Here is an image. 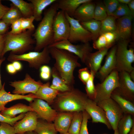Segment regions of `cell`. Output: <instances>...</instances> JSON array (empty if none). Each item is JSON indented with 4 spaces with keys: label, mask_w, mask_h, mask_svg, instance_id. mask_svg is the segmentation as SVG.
Returning a JSON list of instances; mask_svg holds the SVG:
<instances>
[{
    "label": "cell",
    "mask_w": 134,
    "mask_h": 134,
    "mask_svg": "<svg viewBox=\"0 0 134 134\" xmlns=\"http://www.w3.org/2000/svg\"><path fill=\"white\" fill-rule=\"evenodd\" d=\"M91 72V75L85 84L86 95L90 99L94 100L96 96V90L94 84V79L95 75Z\"/></svg>",
    "instance_id": "obj_36"
},
{
    "label": "cell",
    "mask_w": 134,
    "mask_h": 134,
    "mask_svg": "<svg viewBox=\"0 0 134 134\" xmlns=\"http://www.w3.org/2000/svg\"><path fill=\"white\" fill-rule=\"evenodd\" d=\"M25 113H21L14 118H11L5 117L0 113V122L6 123L13 126L17 122L21 120L24 117Z\"/></svg>",
    "instance_id": "obj_44"
},
{
    "label": "cell",
    "mask_w": 134,
    "mask_h": 134,
    "mask_svg": "<svg viewBox=\"0 0 134 134\" xmlns=\"http://www.w3.org/2000/svg\"><path fill=\"white\" fill-rule=\"evenodd\" d=\"M12 63L17 71H20L22 69L23 67L22 65L19 61H14Z\"/></svg>",
    "instance_id": "obj_53"
},
{
    "label": "cell",
    "mask_w": 134,
    "mask_h": 134,
    "mask_svg": "<svg viewBox=\"0 0 134 134\" xmlns=\"http://www.w3.org/2000/svg\"><path fill=\"white\" fill-rule=\"evenodd\" d=\"M48 47L51 56L55 61L53 67L67 84L72 87L75 82L74 70L81 66L79 58L66 50Z\"/></svg>",
    "instance_id": "obj_1"
},
{
    "label": "cell",
    "mask_w": 134,
    "mask_h": 134,
    "mask_svg": "<svg viewBox=\"0 0 134 134\" xmlns=\"http://www.w3.org/2000/svg\"><path fill=\"white\" fill-rule=\"evenodd\" d=\"M10 7L2 4L1 0H0V20L5 14L9 10Z\"/></svg>",
    "instance_id": "obj_49"
},
{
    "label": "cell",
    "mask_w": 134,
    "mask_h": 134,
    "mask_svg": "<svg viewBox=\"0 0 134 134\" xmlns=\"http://www.w3.org/2000/svg\"><path fill=\"white\" fill-rule=\"evenodd\" d=\"M34 32L27 30L17 34H11L8 32L5 34L4 47L1 58L8 51L16 55H21L34 49L35 41L32 36Z\"/></svg>",
    "instance_id": "obj_4"
},
{
    "label": "cell",
    "mask_w": 134,
    "mask_h": 134,
    "mask_svg": "<svg viewBox=\"0 0 134 134\" xmlns=\"http://www.w3.org/2000/svg\"><path fill=\"white\" fill-rule=\"evenodd\" d=\"M7 59L11 63L15 61H26L28 62L29 67L38 69L42 66L49 63L51 57L49 48L46 47L40 52L30 51L21 55L10 53Z\"/></svg>",
    "instance_id": "obj_5"
},
{
    "label": "cell",
    "mask_w": 134,
    "mask_h": 134,
    "mask_svg": "<svg viewBox=\"0 0 134 134\" xmlns=\"http://www.w3.org/2000/svg\"><path fill=\"white\" fill-rule=\"evenodd\" d=\"M51 75L52 78V83L50 86L51 88L64 92L69 91L73 88L67 84L54 67L51 69Z\"/></svg>",
    "instance_id": "obj_27"
},
{
    "label": "cell",
    "mask_w": 134,
    "mask_h": 134,
    "mask_svg": "<svg viewBox=\"0 0 134 134\" xmlns=\"http://www.w3.org/2000/svg\"><path fill=\"white\" fill-rule=\"evenodd\" d=\"M5 83L3 84V87L0 90V112L5 107L8 102L19 100H25L29 102L36 98L34 95L30 93L27 95H16L11 94L7 92L5 89Z\"/></svg>",
    "instance_id": "obj_20"
},
{
    "label": "cell",
    "mask_w": 134,
    "mask_h": 134,
    "mask_svg": "<svg viewBox=\"0 0 134 134\" xmlns=\"http://www.w3.org/2000/svg\"><path fill=\"white\" fill-rule=\"evenodd\" d=\"M57 1L45 11L43 17L32 34L35 41L34 51L39 52L53 43V23L58 9Z\"/></svg>",
    "instance_id": "obj_2"
},
{
    "label": "cell",
    "mask_w": 134,
    "mask_h": 134,
    "mask_svg": "<svg viewBox=\"0 0 134 134\" xmlns=\"http://www.w3.org/2000/svg\"><path fill=\"white\" fill-rule=\"evenodd\" d=\"M0 134H16L13 126L5 122L0 123Z\"/></svg>",
    "instance_id": "obj_45"
},
{
    "label": "cell",
    "mask_w": 134,
    "mask_h": 134,
    "mask_svg": "<svg viewBox=\"0 0 134 134\" xmlns=\"http://www.w3.org/2000/svg\"><path fill=\"white\" fill-rule=\"evenodd\" d=\"M48 81L43 83L39 88L35 95L36 98L41 99L49 105L52 104L60 92L51 88Z\"/></svg>",
    "instance_id": "obj_23"
},
{
    "label": "cell",
    "mask_w": 134,
    "mask_h": 134,
    "mask_svg": "<svg viewBox=\"0 0 134 134\" xmlns=\"http://www.w3.org/2000/svg\"><path fill=\"white\" fill-rule=\"evenodd\" d=\"M31 111H34L32 108L22 103H18L9 107H5L0 112L3 116L9 118H13L18 114L26 113Z\"/></svg>",
    "instance_id": "obj_25"
},
{
    "label": "cell",
    "mask_w": 134,
    "mask_h": 134,
    "mask_svg": "<svg viewBox=\"0 0 134 134\" xmlns=\"http://www.w3.org/2000/svg\"><path fill=\"white\" fill-rule=\"evenodd\" d=\"M34 111L28 112L24 117L17 122L13 126L16 134H20L30 131H34L36 126L38 118Z\"/></svg>",
    "instance_id": "obj_15"
},
{
    "label": "cell",
    "mask_w": 134,
    "mask_h": 134,
    "mask_svg": "<svg viewBox=\"0 0 134 134\" xmlns=\"http://www.w3.org/2000/svg\"><path fill=\"white\" fill-rule=\"evenodd\" d=\"M6 69L7 72L11 74H14L17 72L12 63L7 64L6 66Z\"/></svg>",
    "instance_id": "obj_51"
},
{
    "label": "cell",
    "mask_w": 134,
    "mask_h": 134,
    "mask_svg": "<svg viewBox=\"0 0 134 134\" xmlns=\"http://www.w3.org/2000/svg\"><path fill=\"white\" fill-rule=\"evenodd\" d=\"M29 105L38 118L49 122L54 121L58 114L56 110L52 108L47 102L41 99H34L30 102Z\"/></svg>",
    "instance_id": "obj_13"
},
{
    "label": "cell",
    "mask_w": 134,
    "mask_h": 134,
    "mask_svg": "<svg viewBox=\"0 0 134 134\" xmlns=\"http://www.w3.org/2000/svg\"><path fill=\"white\" fill-rule=\"evenodd\" d=\"M70 24V30L68 40L71 43L80 42L83 43L94 40L92 34L85 29L78 20L65 13Z\"/></svg>",
    "instance_id": "obj_8"
},
{
    "label": "cell",
    "mask_w": 134,
    "mask_h": 134,
    "mask_svg": "<svg viewBox=\"0 0 134 134\" xmlns=\"http://www.w3.org/2000/svg\"><path fill=\"white\" fill-rule=\"evenodd\" d=\"M85 110L92 118L93 123H102L106 125L109 129H112L104 111L94 100L88 99Z\"/></svg>",
    "instance_id": "obj_16"
},
{
    "label": "cell",
    "mask_w": 134,
    "mask_h": 134,
    "mask_svg": "<svg viewBox=\"0 0 134 134\" xmlns=\"http://www.w3.org/2000/svg\"><path fill=\"white\" fill-rule=\"evenodd\" d=\"M40 71L43 72L51 73V69L48 66L44 65L39 68Z\"/></svg>",
    "instance_id": "obj_54"
},
{
    "label": "cell",
    "mask_w": 134,
    "mask_h": 134,
    "mask_svg": "<svg viewBox=\"0 0 134 134\" xmlns=\"http://www.w3.org/2000/svg\"><path fill=\"white\" fill-rule=\"evenodd\" d=\"M97 103L104 111L112 128L114 131L117 128L118 123L124 115L122 110L117 103L111 98Z\"/></svg>",
    "instance_id": "obj_9"
},
{
    "label": "cell",
    "mask_w": 134,
    "mask_h": 134,
    "mask_svg": "<svg viewBox=\"0 0 134 134\" xmlns=\"http://www.w3.org/2000/svg\"><path fill=\"white\" fill-rule=\"evenodd\" d=\"M83 119L81 128L79 134H89L87 127L88 120L91 117L85 110L82 111Z\"/></svg>",
    "instance_id": "obj_43"
},
{
    "label": "cell",
    "mask_w": 134,
    "mask_h": 134,
    "mask_svg": "<svg viewBox=\"0 0 134 134\" xmlns=\"http://www.w3.org/2000/svg\"><path fill=\"white\" fill-rule=\"evenodd\" d=\"M48 47L67 51L78 56L84 63L88 54L91 52L93 49L89 42L75 45L68 40L53 43Z\"/></svg>",
    "instance_id": "obj_11"
},
{
    "label": "cell",
    "mask_w": 134,
    "mask_h": 134,
    "mask_svg": "<svg viewBox=\"0 0 134 134\" xmlns=\"http://www.w3.org/2000/svg\"><path fill=\"white\" fill-rule=\"evenodd\" d=\"M102 34L105 37L110 47L113 46L115 41L118 40L117 36L115 32H109Z\"/></svg>",
    "instance_id": "obj_47"
},
{
    "label": "cell",
    "mask_w": 134,
    "mask_h": 134,
    "mask_svg": "<svg viewBox=\"0 0 134 134\" xmlns=\"http://www.w3.org/2000/svg\"><path fill=\"white\" fill-rule=\"evenodd\" d=\"M34 131L37 134H58L54 123L43 120H38Z\"/></svg>",
    "instance_id": "obj_31"
},
{
    "label": "cell",
    "mask_w": 134,
    "mask_h": 134,
    "mask_svg": "<svg viewBox=\"0 0 134 134\" xmlns=\"http://www.w3.org/2000/svg\"><path fill=\"white\" fill-rule=\"evenodd\" d=\"M116 45H115L108 52L104 64L96 74L101 82L116 68Z\"/></svg>",
    "instance_id": "obj_17"
},
{
    "label": "cell",
    "mask_w": 134,
    "mask_h": 134,
    "mask_svg": "<svg viewBox=\"0 0 134 134\" xmlns=\"http://www.w3.org/2000/svg\"><path fill=\"white\" fill-rule=\"evenodd\" d=\"M34 18L33 16L27 18L22 17L21 20V27L22 32L29 30L34 32L35 30L33 24Z\"/></svg>",
    "instance_id": "obj_39"
},
{
    "label": "cell",
    "mask_w": 134,
    "mask_h": 134,
    "mask_svg": "<svg viewBox=\"0 0 134 134\" xmlns=\"http://www.w3.org/2000/svg\"><path fill=\"white\" fill-rule=\"evenodd\" d=\"M132 115L125 114L119 121L117 126L119 134H128L134 125Z\"/></svg>",
    "instance_id": "obj_30"
},
{
    "label": "cell",
    "mask_w": 134,
    "mask_h": 134,
    "mask_svg": "<svg viewBox=\"0 0 134 134\" xmlns=\"http://www.w3.org/2000/svg\"><path fill=\"white\" fill-rule=\"evenodd\" d=\"M131 0H118L120 3L128 5Z\"/></svg>",
    "instance_id": "obj_57"
},
{
    "label": "cell",
    "mask_w": 134,
    "mask_h": 134,
    "mask_svg": "<svg viewBox=\"0 0 134 134\" xmlns=\"http://www.w3.org/2000/svg\"><path fill=\"white\" fill-rule=\"evenodd\" d=\"M119 40L116 45L115 69L119 72L125 71L130 73L134 69L132 66L134 61V49L128 48L129 42L128 39Z\"/></svg>",
    "instance_id": "obj_6"
},
{
    "label": "cell",
    "mask_w": 134,
    "mask_h": 134,
    "mask_svg": "<svg viewBox=\"0 0 134 134\" xmlns=\"http://www.w3.org/2000/svg\"><path fill=\"white\" fill-rule=\"evenodd\" d=\"M128 134H134V125L133 126Z\"/></svg>",
    "instance_id": "obj_60"
},
{
    "label": "cell",
    "mask_w": 134,
    "mask_h": 134,
    "mask_svg": "<svg viewBox=\"0 0 134 134\" xmlns=\"http://www.w3.org/2000/svg\"><path fill=\"white\" fill-rule=\"evenodd\" d=\"M33 6V15L34 20L41 21L42 18L43 11L49 5L56 2L57 0H28Z\"/></svg>",
    "instance_id": "obj_28"
},
{
    "label": "cell",
    "mask_w": 134,
    "mask_h": 134,
    "mask_svg": "<svg viewBox=\"0 0 134 134\" xmlns=\"http://www.w3.org/2000/svg\"><path fill=\"white\" fill-rule=\"evenodd\" d=\"M21 18L15 21L11 24V30L8 32L9 33L15 34L22 32L21 27Z\"/></svg>",
    "instance_id": "obj_46"
},
{
    "label": "cell",
    "mask_w": 134,
    "mask_h": 134,
    "mask_svg": "<svg viewBox=\"0 0 134 134\" xmlns=\"http://www.w3.org/2000/svg\"><path fill=\"white\" fill-rule=\"evenodd\" d=\"M88 99L86 94L73 88L68 91L60 92L53 102L55 109L61 112L82 111Z\"/></svg>",
    "instance_id": "obj_3"
},
{
    "label": "cell",
    "mask_w": 134,
    "mask_h": 134,
    "mask_svg": "<svg viewBox=\"0 0 134 134\" xmlns=\"http://www.w3.org/2000/svg\"><path fill=\"white\" fill-rule=\"evenodd\" d=\"M39 74L41 79L45 81L49 79L51 76V73L40 72Z\"/></svg>",
    "instance_id": "obj_52"
},
{
    "label": "cell",
    "mask_w": 134,
    "mask_h": 134,
    "mask_svg": "<svg viewBox=\"0 0 134 134\" xmlns=\"http://www.w3.org/2000/svg\"><path fill=\"white\" fill-rule=\"evenodd\" d=\"M69 134L67 132V133L64 134Z\"/></svg>",
    "instance_id": "obj_62"
},
{
    "label": "cell",
    "mask_w": 134,
    "mask_h": 134,
    "mask_svg": "<svg viewBox=\"0 0 134 134\" xmlns=\"http://www.w3.org/2000/svg\"><path fill=\"white\" fill-rule=\"evenodd\" d=\"M115 90L125 99L131 101L134 100V82L129 73L119 72V86Z\"/></svg>",
    "instance_id": "obj_14"
},
{
    "label": "cell",
    "mask_w": 134,
    "mask_h": 134,
    "mask_svg": "<svg viewBox=\"0 0 134 134\" xmlns=\"http://www.w3.org/2000/svg\"><path fill=\"white\" fill-rule=\"evenodd\" d=\"M53 43L68 39L70 24L63 11L57 12L53 20Z\"/></svg>",
    "instance_id": "obj_10"
},
{
    "label": "cell",
    "mask_w": 134,
    "mask_h": 134,
    "mask_svg": "<svg viewBox=\"0 0 134 134\" xmlns=\"http://www.w3.org/2000/svg\"><path fill=\"white\" fill-rule=\"evenodd\" d=\"M109 49L103 48L94 52H90L88 54L84 63L90 71L95 75L101 67L102 60L107 53Z\"/></svg>",
    "instance_id": "obj_18"
},
{
    "label": "cell",
    "mask_w": 134,
    "mask_h": 134,
    "mask_svg": "<svg viewBox=\"0 0 134 134\" xmlns=\"http://www.w3.org/2000/svg\"><path fill=\"white\" fill-rule=\"evenodd\" d=\"M116 18L112 16H108L101 21L100 35L107 32H115L116 28Z\"/></svg>",
    "instance_id": "obj_35"
},
{
    "label": "cell",
    "mask_w": 134,
    "mask_h": 134,
    "mask_svg": "<svg viewBox=\"0 0 134 134\" xmlns=\"http://www.w3.org/2000/svg\"><path fill=\"white\" fill-rule=\"evenodd\" d=\"M20 134H37L34 131L27 132Z\"/></svg>",
    "instance_id": "obj_59"
},
{
    "label": "cell",
    "mask_w": 134,
    "mask_h": 134,
    "mask_svg": "<svg viewBox=\"0 0 134 134\" xmlns=\"http://www.w3.org/2000/svg\"><path fill=\"white\" fill-rule=\"evenodd\" d=\"M93 45L94 49L98 50L104 48L109 49L110 47L103 34L100 35L96 40L93 41Z\"/></svg>",
    "instance_id": "obj_40"
},
{
    "label": "cell",
    "mask_w": 134,
    "mask_h": 134,
    "mask_svg": "<svg viewBox=\"0 0 134 134\" xmlns=\"http://www.w3.org/2000/svg\"><path fill=\"white\" fill-rule=\"evenodd\" d=\"M11 3L19 9L22 17L27 18L33 16V6L30 2H27L23 0H9Z\"/></svg>",
    "instance_id": "obj_29"
},
{
    "label": "cell",
    "mask_w": 134,
    "mask_h": 134,
    "mask_svg": "<svg viewBox=\"0 0 134 134\" xmlns=\"http://www.w3.org/2000/svg\"><path fill=\"white\" fill-rule=\"evenodd\" d=\"M130 77L132 80L134 81V69L132 70L129 73Z\"/></svg>",
    "instance_id": "obj_58"
},
{
    "label": "cell",
    "mask_w": 134,
    "mask_h": 134,
    "mask_svg": "<svg viewBox=\"0 0 134 134\" xmlns=\"http://www.w3.org/2000/svg\"><path fill=\"white\" fill-rule=\"evenodd\" d=\"M110 98L119 105L124 114L134 115V104L132 102L120 95L115 90L112 93Z\"/></svg>",
    "instance_id": "obj_26"
},
{
    "label": "cell",
    "mask_w": 134,
    "mask_h": 134,
    "mask_svg": "<svg viewBox=\"0 0 134 134\" xmlns=\"http://www.w3.org/2000/svg\"><path fill=\"white\" fill-rule=\"evenodd\" d=\"M91 74L90 70L87 67L81 68L78 71V77L85 85L90 78Z\"/></svg>",
    "instance_id": "obj_42"
},
{
    "label": "cell",
    "mask_w": 134,
    "mask_h": 134,
    "mask_svg": "<svg viewBox=\"0 0 134 134\" xmlns=\"http://www.w3.org/2000/svg\"><path fill=\"white\" fill-rule=\"evenodd\" d=\"M130 15H131L133 17L128 5L120 3L112 16L117 19L122 17Z\"/></svg>",
    "instance_id": "obj_38"
},
{
    "label": "cell",
    "mask_w": 134,
    "mask_h": 134,
    "mask_svg": "<svg viewBox=\"0 0 134 134\" xmlns=\"http://www.w3.org/2000/svg\"><path fill=\"white\" fill-rule=\"evenodd\" d=\"M119 86V72L115 69L101 83L95 85L96 103L110 98L113 92Z\"/></svg>",
    "instance_id": "obj_7"
},
{
    "label": "cell",
    "mask_w": 134,
    "mask_h": 134,
    "mask_svg": "<svg viewBox=\"0 0 134 134\" xmlns=\"http://www.w3.org/2000/svg\"><path fill=\"white\" fill-rule=\"evenodd\" d=\"M114 131V134H119L117 128Z\"/></svg>",
    "instance_id": "obj_61"
},
{
    "label": "cell",
    "mask_w": 134,
    "mask_h": 134,
    "mask_svg": "<svg viewBox=\"0 0 134 134\" xmlns=\"http://www.w3.org/2000/svg\"><path fill=\"white\" fill-rule=\"evenodd\" d=\"M127 5L133 17H134V0H131Z\"/></svg>",
    "instance_id": "obj_55"
},
{
    "label": "cell",
    "mask_w": 134,
    "mask_h": 134,
    "mask_svg": "<svg viewBox=\"0 0 134 134\" xmlns=\"http://www.w3.org/2000/svg\"><path fill=\"white\" fill-rule=\"evenodd\" d=\"M9 25L2 20H0V35L5 34L9 29Z\"/></svg>",
    "instance_id": "obj_48"
},
{
    "label": "cell",
    "mask_w": 134,
    "mask_h": 134,
    "mask_svg": "<svg viewBox=\"0 0 134 134\" xmlns=\"http://www.w3.org/2000/svg\"><path fill=\"white\" fill-rule=\"evenodd\" d=\"M80 23L85 29L93 35V41L96 40L100 35L101 21L93 19Z\"/></svg>",
    "instance_id": "obj_33"
},
{
    "label": "cell",
    "mask_w": 134,
    "mask_h": 134,
    "mask_svg": "<svg viewBox=\"0 0 134 134\" xmlns=\"http://www.w3.org/2000/svg\"><path fill=\"white\" fill-rule=\"evenodd\" d=\"M9 10L5 14L1 20L9 25L15 21L22 17L18 8L11 3Z\"/></svg>",
    "instance_id": "obj_32"
},
{
    "label": "cell",
    "mask_w": 134,
    "mask_h": 134,
    "mask_svg": "<svg viewBox=\"0 0 134 134\" xmlns=\"http://www.w3.org/2000/svg\"><path fill=\"white\" fill-rule=\"evenodd\" d=\"M5 34L0 35V59L2 58V54L4 47Z\"/></svg>",
    "instance_id": "obj_50"
},
{
    "label": "cell",
    "mask_w": 134,
    "mask_h": 134,
    "mask_svg": "<svg viewBox=\"0 0 134 134\" xmlns=\"http://www.w3.org/2000/svg\"><path fill=\"white\" fill-rule=\"evenodd\" d=\"M92 1L91 0H57L58 9L63 11L69 16L73 17L76 10L81 4Z\"/></svg>",
    "instance_id": "obj_24"
},
{
    "label": "cell",
    "mask_w": 134,
    "mask_h": 134,
    "mask_svg": "<svg viewBox=\"0 0 134 134\" xmlns=\"http://www.w3.org/2000/svg\"><path fill=\"white\" fill-rule=\"evenodd\" d=\"M104 3L108 16H112L120 4L118 0H105Z\"/></svg>",
    "instance_id": "obj_41"
},
{
    "label": "cell",
    "mask_w": 134,
    "mask_h": 134,
    "mask_svg": "<svg viewBox=\"0 0 134 134\" xmlns=\"http://www.w3.org/2000/svg\"><path fill=\"white\" fill-rule=\"evenodd\" d=\"M108 16L104 4L99 3L96 5L94 12L93 19L101 21Z\"/></svg>",
    "instance_id": "obj_37"
},
{
    "label": "cell",
    "mask_w": 134,
    "mask_h": 134,
    "mask_svg": "<svg viewBox=\"0 0 134 134\" xmlns=\"http://www.w3.org/2000/svg\"><path fill=\"white\" fill-rule=\"evenodd\" d=\"M43 84L40 80L35 81L27 73L23 80L11 81L9 85L14 88L13 94L24 95L28 93L35 94Z\"/></svg>",
    "instance_id": "obj_12"
},
{
    "label": "cell",
    "mask_w": 134,
    "mask_h": 134,
    "mask_svg": "<svg viewBox=\"0 0 134 134\" xmlns=\"http://www.w3.org/2000/svg\"><path fill=\"white\" fill-rule=\"evenodd\" d=\"M83 119L82 111L73 112V117L68 133L70 134H79Z\"/></svg>",
    "instance_id": "obj_34"
},
{
    "label": "cell",
    "mask_w": 134,
    "mask_h": 134,
    "mask_svg": "<svg viewBox=\"0 0 134 134\" xmlns=\"http://www.w3.org/2000/svg\"><path fill=\"white\" fill-rule=\"evenodd\" d=\"M133 17L125 16L116 19V28L115 33L118 40L128 39L132 33V23Z\"/></svg>",
    "instance_id": "obj_19"
},
{
    "label": "cell",
    "mask_w": 134,
    "mask_h": 134,
    "mask_svg": "<svg viewBox=\"0 0 134 134\" xmlns=\"http://www.w3.org/2000/svg\"><path fill=\"white\" fill-rule=\"evenodd\" d=\"M95 6L92 1L82 4L77 9L73 17L80 22L93 19Z\"/></svg>",
    "instance_id": "obj_21"
},
{
    "label": "cell",
    "mask_w": 134,
    "mask_h": 134,
    "mask_svg": "<svg viewBox=\"0 0 134 134\" xmlns=\"http://www.w3.org/2000/svg\"><path fill=\"white\" fill-rule=\"evenodd\" d=\"M73 114V112H61L58 113L54 123L55 128L60 134L68 132Z\"/></svg>",
    "instance_id": "obj_22"
},
{
    "label": "cell",
    "mask_w": 134,
    "mask_h": 134,
    "mask_svg": "<svg viewBox=\"0 0 134 134\" xmlns=\"http://www.w3.org/2000/svg\"><path fill=\"white\" fill-rule=\"evenodd\" d=\"M5 57H3L0 59V90L3 87V85L2 84L1 76L0 74V68L1 66L2 63L5 61Z\"/></svg>",
    "instance_id": "obj_56"
}]
</instances>
